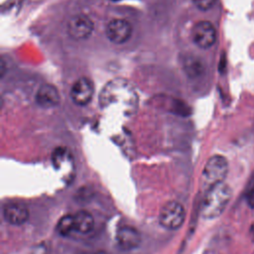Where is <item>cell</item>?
Wrapping results in <instances>:
<instances>
[{
	"mask_svg": "<svg viewBox=\"0 0 254 254\" xmlns=\"http://www.w3.org/2000/svg\"><path fill=\"white\" fill-rule=\"evenodd\" d=\"M99 103L102 108L119 104L125 114H131L137 107L138 95L128 81L117 78L109 81L102 88Z\"/></svg>",
	"mask_w": 254,
	"mask_h": 254,
	"instance_id": "cell-1",
	"label": "cell"
},
{
	"mask_svg": "<svg viewBox=\"0 0 254 254\" xmlns=\"http://www.w3.org/2000/svg\"><path fill=\"white\" fill-rule=\"evenodd\" d=\"M231 196V188L224 182L206 190L201 203L202 217L206 219H213L219 216L226 208Z\"/></svg>",
	"mask_w": 254,
	"mask_h": 254,
	"instance_id": "cell-2",
	"label": "cell"
},
{
	"mask_svg": "<svg viewBox=\"0 0 254 254\" xmlns=\"http://www.w3.org/2000/svg\"><path fill=\"white\" fill-rule=\"evenodd\" d=\"M228 173L227 160L221 155L210 157L201 173V183L205 190L224 182Z\"/></svg>",
	"mask_w": 254,
	"mask_h": 254,
	"instance_id": "cell-3",
	"label": "cell"
},
{
	"mask_svg": "<svg viewBox=\"0 0 254 254\" xmlns=\"http://www.w3.org/2000/svg\"><path fill=\"white\" fill-rule=\"evenodd\" d=\"M186 210L182 203L177 200H170L163 204L159 212V222L162 227L168 230L179 229L185 222Z\"/></svg>",
	"mask_w": 254,
	"mask_h": 254,
	"instance_id": "cell-4",
	"label": "cell"
},
{
	"mask_svg": "<svg viewBox=\"0 0 254 254\" xmlns=\"http://www.w3.org/2000/svg\"><path fill=\"white\" fill-rule=\"evenodd\" d=\"M193 42L202 49L210 48L216 40V31L213 25L207 21L198 22L191 32Z\"/></svg>",
	"mask_w": 254,
	"mask_h": 254,
	"instance_id": "cell-5",
	"label": "cell"
},
{
	"mask_svg": "<svg viewBox=\"0 0 254 254\" xmlns=\"http://www.w3.org/2000/svg\"><path fill=\"white\" fill-rule=\"evenodd\" d=\"M93 31V22L85 15H75L67 23V32L75 40H83Z\"/></svg>",
	"mask_w": 254,
	"mask_h": 254,
	"instance_id": "cell-6",
	"label": "cell"
},
{
	"mask_svg": "<svg viewBox=\"0 0 254 254\" xmlns=\"http://www.w3.org/2000/svg\"><path fill=\"white\" fill-rule=\"evenodd\" d=\"M93 82L87 77H80L70 88V97L77 105H86L93 96Z\"/></svg>",
	"mask_w": 254,
	"mask_h": 254,
	"instance_id": "cell-7",
	"label": "cell"
},
{
	"mask_svg": "<svg viewBox=\"0 0 254 254\" xmlns=\"http://www.w3.org/2000/svg\"><path fill=\"white\" fill-rule=\"evenodd\" d=\"M132 34V26L123 19H114L106 27V36L114 44H123L129 40Z\"/></svg>",
	"mask_w": 254,
	"mask_h": 254,
	"instance_id": "cell-8",
	"label": "cell"
},
{
	"mask_svg": "<svg viewBox=\"0 0 254 254\" xmlns=\"http://www.w3.org/2000/svg\"><path fill=\"white\" fill-rule=\"evenodd\" d=\"M141 241V233L133 226L123 225L116 232V242L121 250H133L140 245Z\"/></svg>",
	"mask_w": 254,
	"mask_h": 254,
	"instance_id": "cell-9",
	"label": "cell"
},
{
	"mask_svg": "<svg viewBox=\"0 0 254 254\" xmlns=\"http://www.w3.org/2000/svg\"><path fill=\"white\" fill-rule=\"evenodd\" d=\"M30 216L29 209L26 205L18 202H11L4 206L3 217L4 219L12 225H22L24 224Z\"/></svg>",
	"mask_w": 254,
	"mask_h": 254,
	"instance_id": "cell-10",
	"label": "cell"
},
{
	"mask_svg": "<svg viewBox=\"0 0 254 254\" xmlns=\"http://www.w3.org/2000/svg\"><path fill=\"white\" fill-rule=\"evenodd\" d=\"M36 101L43 107H53L59 103L60 95L54 85L44 84L36 94Z\"/></svg>",
	"mask_w": 254,
	"mask_h": 254,
	"instance_id": "cell-11",
	"label": "cell"
},
{
	"mask_svg": "<svg viewBox=\"0 0 254 254\" xmlns=\"http://www.w3.org/2000/svg\"><path fill=\"white\" fill-rule=\"evenodd\" d=\"M73 216L74 229L76 232L81 234H86L90 232L94 227V218L90 212L81 209L76 211Z\"/></svg>",
	"mask_w": 254,
	"mask_h": 254,
	"instance_id": "cell-12",
	"label": "cell"
},
{
	"mask_svg": "<svg viewBox=\"0 0 254 254\" xmlns=\"http://www.w3.org/2000/svg\"><path fill=\"white\" fill-rule=\"evenodd\" d=\"M56 230L62 236H69L73 231H75L72 214H66L61 217L57 223Z\"/></svg>",
	"mask_w": 254,
	"mask_h": 254,
	"instance_id": "cell-13",
	"label": "cell"
},
{
	"mask_svg": "<svg viewBox=\"0 0 254 254\" xmlns=\"http://www.w3.org/2000/svg\"><path fill=\"white\" fill-rule=\"evenodd\" d=\"M185 69L190 76H196L202 71L203 66L198 59L190 57L185 61Z\"/></svg>",
	"mask_w": 254,
	"mask_h": 254,
	"instance_id": "cell-14",
	"label": "cell"
},
{
	"mask_svg": "<svg viewBox=\"0 0 254 254\" xmlns=\"http://www.w3.org/2000/svg\"><path fill=\"white\" fill-rule=\"evenodd\" d=\"M49 250L50 246L48 245V243L41 242L32 248L30 254H49Z\"/></svg>",
	"mask_w": 254,
	"mask_h": 254,
	"instance_id": "cell-15",
	"label": "cell"
},
{
	"mask_svg": "<svg viewBox=\"0 0 254 254\" xmlns=\"http://www.w3.org/2000/svg\"><path fill=\"white\" fill-rule=\"evenodd\" d=\"M193 4L199 9V10H208L210 9L216 0H192Z\"/></svg>",
	"mask_w": 254,
	"mask_h": 254,
	"instance_id": "cell-16",
	"label": "cell"
},
{
	"mask_svg": "<svg viewBox=\"0 0 254 254\" xmlns=\"http://www.w3.org/2000/svg\"><path fill=\"white\" fill-rule=\"evenodd\" d=\"M245 199H246V202H247L248 206L254 209V186L251 187L248 190V191L246 192Z\"/></svg>",
	"mask_w": 254,
	"mask_h": 254,
	"instance_id": "cell-17",
	"label": "cell"
},
{
	"mask_svg": "<svg viewBox=\"0 0 254 254\" xmlns=\"http://www.w3.org/2000/svg\"><path fill=\"white\" fill-rule=\"evenodd\" d=\"M249 234H250L251 240L254 242V222L251 224V226L249 228Z\"/></svg>",
	"mask_w": 254,
	"mask_h": 254,
	"instance_id": "cell-18",
	"label": "cell"
},
{
	"mask_svg": "<svg viewBox=\"0 0 254 254\" xmlns=\"http://www.w3.org/2000/svg\"><path fill=\"white\" fill-rule=\"evenodd\" d=\"M95 254H109V253H107L106 251H102L101 250V251H97Z\"/></svg>",
	"mask_w": 254,
	"mask_h": 254,
	"instance_id": "cell-19",
	"label": "cell"
},
{
	"mask_svg": "<svg viewBox=\"0 0 254 254\" xmlns=\"http://www.w3.org/2000/svg\"><path fill=\"white\" fill-rule=\"evenodd\" d=\"M113 1H118V0H113Z\"/></svg>",
	"mask_w": 254,
	"mask_h": 254,
	"instance_id": "cell-20",
	"label": "cell"
}]
</instances>
